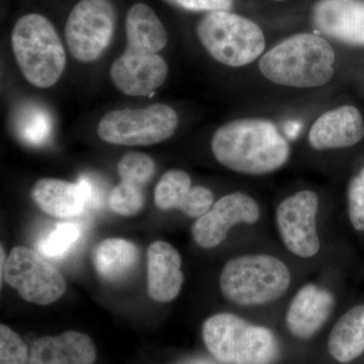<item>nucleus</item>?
<instances>
[{"label":"nucleus","mask_w":364,"mask_h":364,"mask_svg":"<svg viewBox=\"0 0 364 364\" xmlns=\"http://www.w3.org/2000/svg\"><path fill=\"white\" fill-rule=\"evenodd\" d=\"M212 150L223 166L248 176L282 168L291 153L277 126L261 119H236L224 124L213 136Z\"/></svg>","instance_id":"f257e3e1"},{"label":"nucleus","mask_w":364,"mask_h":364,"mask_svg":"<svg viewBox=\"0 0 364 364\" xmlns=\"http://www.w3.org/2000/svg\"><path fill=\"white\" fill-rule=\"evenodd\" d=\"M334 62V50L327 41L314 33H298L264 54L259 69L277 85L318 87L331 80Z\"/></svg>","instance_id":"f03ea898"},{"label":"nucleus","mask_w":364,"mask_h":364,"mask_svg":"<svg viewBox=\"0 0 364 364\" xmlns=\"http://www.w3.org/2000/svg\"><path fill=\"white\" fill-rule=\"evenodd\" d=\"M203 340L208 352L222 364H277L280 344L274 333L232 313L207 318Z\"/></svg>","instance_id":"7ed1b4c3"},{"label":"nucleus","mask_w":364,"mask_h":364,"mask_svg":"<svg viewBox=\"0 0 364 364\" xmlns=\"http://www.w3.org/2000/svg\"><path fill=\"white\" fill-rule=\"evenodd\" d=\"M11 47L21 74L36 87H52L65 70L66 51L58 33L41 14H26L16 21Z\"/></svg>","instance_id":"20e7f679"},{"label":"nucleus","mask_w":364,"mask_h":364,"mask_svg":"<svg viewBox=\"0 0 364 364\" xmlns=\"http://www.w3.org/2000/svg\"><path fill=\"white\" fill-rule=\"evenodd\" d=\"M291 279L284 261L267 254H247L228 261L220 277V289L236 305H267L287 293Z\"/></svg>","instance_id":"39448f33"},{"label":"nucleus","mask_w":364,"mask_h":364,"mask_svg":"<svg viewBox=\"0 0 364 364\" xmlns=\"http://www.w3.org/2000/svg\"><path fill=\"white\" fill-rule=\"evenodd\" d=\"M196 36L208 54L230 67L248 65L265 49V37L257 23L230 11H212L196 26Z\"/></svg>","instance_id":"423d86ee"},{"label":"nucleus","mask_w":364,"mask_h":364,"mask_svg":"<svg viewBox=\"0 0 364 364\" xmlns=\"http://www.w3.org/2000/svg\"><path fill=\"white\" fill-rule=\"evenodd\" d=\"M178 116L169 105L155 104L145 109H121L105 114L97 126V135L112 145L152 146L164 142L176 133Z\"/></svg>","instance_id":"0eeeda50"},{"label":"nucleus","mask_w":364,"mask_h":364,"mask_svg":"<svg viewBox=\"0 0 364 364\" xmlns=\"http://www.w3.org/2000/svg\"><path fill=\"white\" fill-rule=\"evenodd\" d=\"M116 9L109 0H80L65 26V41L73 58L97 61L111 44L116 28Z\"/></svg>","instance_id":"6e6552de"},{"label":"nucleus","mask_w":364,"mask_h":364,"mask_svg":"<svg viewBox=\"0 0 364 364\" xmlns=\"http://www.w3.org/2000/svg\"><path fill=\"white\" fill-rule=\"evenodd\" d=\"M28 301L47 306L58 301L66 291V280L49 261L33 249L18 246L6 258L1 280Z\"/></svg>","instance_id":"1a4fd4ad"},{"label":"nucleus","mask_w":364,"mask_h":364,"mask_svg":"<svg viewBox=\"0 0 364 364\" xmlns=\"http://www.w3.org/2000/svg\"><path fill=\"white\" fill-rule=\"evenodd\" d=\"M318 196L301 191L282 200L277 208L280 238L287 250L301 258H311L320 250L317 231Z\"/></svg>","instance_id":"9d476101"},{"label":"nucleus","mask_w":364,"mask_h":364,"mask_svg":"<svg viewBox=\"0 0 364 364\" xmlns=\"http://www.w3.org/2000/svg\"><path fill=\"white\" fill-rule=\"evenodd\" d=\"M259 218V205L254 198L243 193H230L196 220L191 235L200 247L215 248L226 240L232 228L238 224H254Z\"/></svg>","instance_id":"9b49d317"},{"label":"nucleus","mask_w":364,"mask_h":364,"mask_svg":"<svg viewBox=\"0 0 364 364\" xmlns=\"http://www.w3.org/2000/svg\"><path fill=\"white\" fill-rule=\"evenodd\" d=\"M112 83L130 97H148L161 87L168 76V65L159 54L126 48L109 70Z\"/></svg>","instance_id":"f8f14e48"},{"label":"nucleus","mask_w":364,"mask_h":364,"mask_svg":"<svg viewBox=\"0 0 364 364\" xmlns=\"http://www.w3.org/2000/svg\"><path fill=\"white\" fill-rule=\"evenodd\" d=\"M92 184L87 178L78 182L56 178L39 179L33 184L31 196L38 205L52 217L69 219L85 210L86 205L93 200Z\"/></svg>","instance_id":"ddd939ff"},{"label":"nucleus","mask_w":364,"mask_h":364,"mask_svg":"<svg viewBox=\"0 0 364 364\" xmlns=\"http://www.w3.org/2000/svg\"><path fill=\"white\" fill-rule=\"evenodd\" d=\"M314 26L328 37L364 46L363 0H320L313 9Z\"/></svg>","instance_id":"4468645a"},{"label":"nucleus","mask_w":364,"mask_h":364,"mask_svg":"<svg viewBox=\"0 0 364 364\" xmlns=\"http://www.w3.org/2000/svg\"><path fill=\"white\" fill-rule=\"evenodd\" d=\"M154 200L160 210H179L189 218L198 219L214 205V195L205 186H193L186 171L172 169L158 182Z\"/></svg>","instance_id":"2eb2a0df"},{"label":"nucleus","mask_w":364,"mask_h":364,"mask_svg":"<svg viewBox=\"0 0 364 364\" xmlns=\"http://www.w3.org/2000/svg\"><path fill=\"white\" fill-rule=\"evenodd\" d=\"M334 306V296L329 291L314 284H306L296 293L287 309V330L296 338H312L326 324Z\"/></svg>","instance_id":"dca6fc26"},{"label":"nucleus","mask_w":364,"mask_h":364,"mask_svg":"<svg viewBox=\"0 0 364 364\" xmlns=\"http://www.w3.org/2000/svg\"><path fill=\"white\" fill-rule=\"evenodd\" d=\"M364 136V122L353 105L326 112L314 123L309 142L315 150L340 149L358 144Z\"/></svg>","instance_id":"f3484780"},{"label":"nucleus","mask_w":364,"mask_h":364,"mask_svg":"<svg viewBox=\"0 0 364 364\" xmlns=\"http://www.w3.org/2000/svg\"><path fill=\"white\" fill-rule=\"evenodd\" d=\"M181 254L164 241L148 249V293L153 301L169 303L177 298L183 284Z\"/></svg>","instance_id":"a211bd4d"},{"label":"nucleus","mask_w":364,"mask_h":364,"mask_svg":"<svg viewBox=\"0 0 364 364\" xmlns=\"http://www.w3.org/2000/svg\"><path fill=\"white\" fill-rule=\"evenodd\" d=\"M97 349L88 335L67 331L36 340L28 364H93Z\"/></svg>","instance_id":"6ab92c4d"},{"label":"nucleus","mask_w":364,"mask_h":364,"mask_svg":"<svg viewBox=\"0 0 364 364\" xmlns=\"http://www.w3.org/2000/svg\"><path fill=\"white\" fill-rule=\"evenodd\" d=\"M127 47L136 51L158 54L168 42L161 21L150 6L134 4L126 18Z\"/></svg>","instance_id":"aec40b11"},{"label":"nucleus","mask_w":364,"mask_h":364,"mask_svg":"<svg viewBox=\"0 0 364 364\" xmlns=\"http://www.w3.org/2000/svg\"><path fill=\"white\" fill-rule=\"evenodd\" d=\"M328 350L337 363H350L364 353V304L349 309L332 328Z\"/></svg>","instance_id":"412c9836"},{"label":"nucleus","mask_w":364,"mask_h":364,"mask_svg":"<svg viewBox=\"0 0 364 364\" xmlns=\"http://www.w3.org/2000/svg\"><path fill=\"white\" fill-rule=\"evenodd\" d=\"M139 259L135 244L122 238L100 242L92 253L93 265L105 282H117L130 274Z\"/></svg>","instance_id":"4be33fe9"},{"label":"nucleus","mask_w":364,"mask_h":364,"mask_svg":"<svg viewBox=\"0 0 364 364\" xmlns=\"http://www.w3.org/2000/svg\"><path fill=\"white\" fill-rule=\"evenodd\" d=\"M144 188L139 182L121 178L109 193V205L112 212L123 217H132L140 213L145 203Z\"/></svg>","instance_id":"5701e85b"},{"label":"nucleus","mask_w":364,"mask_h":364,"mask_svg":"<svg viewBox=\"0 0 364 364\" xmlns=\"http://www.w3.org/2000/svg\"><path fill=\"white\" fill-rule=\"evenodd\" d=\"M80 237V229L73 223H60L40 241L41 253L50 258H59L69 252Z\"/></svg>","instance_id":"b1692460"},{"label":"nucleus","mask_w":364,"mask_h":364,"mask_svg":"<svg viewBox=\"0 0 364 364\" xmlns=\"http://www.w3.org/2000/svg\"><path fill=\"white\" fill-rule=\"evenodd\" d=\"M52 122L43 109L33 107L23 112L18 122V132L23 140L31 145H41L49 138Z\"/></svg>","instance_id":"393cba45"},{"label":"nucleus","mask_w":364,"mask_h":364,"mask_svg":"<svg viewBox=\"0 0 364 364\" xmlns=\"http://www.w3.org/2000/svg\"><path fill=\"white\" fill-rule=\"evenodd\" d=\"M117 171L119 178L132 179L146 186L154 176L156 164L145 153L129 152L117 163Z\"/></svg>","instance_id":"a878e982"},{"label":"nucleus","mask_w":364,"mask_h":364,"mask_svg":"<svg viewBox=\"0 0 364 364\" xmlns=\"http://www.w3.org/2000/svg\"><path fill=\"white\" fill-rule=\"evenodd\" d=\"M28 347L9 326H0V364H28Z\"/></svg>","instance_id":"bb28decb"},{"label":"nucleus","mask_w":364,"mask_h":364,"mask_svg":"<svg viewBox=\"0 0 364 364\" xmlns=\"http://www.w3.org/2000/svg\"><path fill=\"white\" fill-rule=\"evenodd\" d=\"M347 198L352 227L356 231L364 232V168L349 182Z\"/></svg>","instance_id":"cd10ccee"},{"label":"nucleus","mask_w":364,"mask_h":364,"mask_svg":"<svg viewBox=\"0 0 364 364\" xmlns=\"http://www.w3.org/2000/svg\"><path fill=\"white\" fill-rule=\"evenodd\" d=\"M172 6L188 11H229L233 7L234 0H165Z\"/></svg>","instance_id":"c85d7f7f"},{"label":"nucleus","mask_w":364,"mask_h":364,"mask_svg":"<svg viewBox=\"0 0 364 364\" xmlns=\"http://www.w3.org/2000/svg\"><path fill=\"white\" fill-rule=\"evenodd\" d=\"M284 130H286V133L289 136V139H293L294 140V139L299 136V131H301V124L294 123V122H289V123L287 124Z\"/></svg>","instance_id":"c756f323"},{"label":"nucleus","mask_w":364,"mask_h":364,"mask_svg":"<svg viewBox=\"0 0 364 364\" xmlns=\"http://www.w3.org/2000/svg\"><path fill=\"white\" fill-rule=\"evenodd\" d=\"M275 1H284V0H275Z\"/></svg>","instance_id":"7c9ffc66"}]
</instances>
